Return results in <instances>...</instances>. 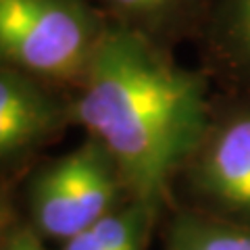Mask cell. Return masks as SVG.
I'll list each match as a JSON object with an SVG mask.
<instances>
[{
  "label": "cell",
  "instance_id": "cell-10",
  "mask_svg": "<svg viewBox=\"0 0 250 250\" xmlns=\"http://www.w3.org/2000/svg\"><path fill=\"white\" fill-rule=\"evenodd\" d=\"M2 250H44L40 238L31 229H19L15 231L9 240H4Z\"/></svg>",
  "mask_w": 250,
  "mask_h": 250
},
{
  "label": "cell",
  "instance_id": "cell-5",
  "mask_svg": "<svg viewBox=\"0 0 250 250\" xmlns=\"http://www.w3.org/2000/svg\"><path fill=\"white\" fill-rule=\"evenodd\" d=\"M71 123V92L0 69V171L19 167Z\"/></svg>",
  "mask_w": 250,
  "mask_h": 250
},
{
  "label": "cell",
  "instance_id": "cell-6",
  "mask_svg": "<svg viewBox=\"0 0 250 250\" xmlns=\"http://www.w3.org/2000/svg\"><path fill=\"white\" fill-rule=\"evenodd\" d=\"M196 44L210 80L250 92V0H210Z\"/></svg>",
  "mask_w": 250,
  "mask_h": 250
},
{
  "label": "cell",
  "instance_id": "cell-7",
  "mask_svg": "<svg viewBox=\"0 0 250 250\" xmlns=\"http://www.w3.org/2000/svg\"><path fill=\"white\" fill-rule=\"evenodd\" d=\"M113 25L161 48L196 42L210 0H88Z\"/></svg>",
  "mask_w": 250,
  "mask_h": 250
},
{
  "label": "cell",
  "instance_id": "cell-11",
  "mask_svg": "<svg viewBox=\"0 0 250 250\" xmlns=\"http://www.w3.org/2000/svg\"><path fill=\"white\" fill-rule=\"evenodd\" d=\"M2 215H4V208H2V202H0V219H2Z\"/></svg>",
  "mask_w": 250,
  "mask_h": 250
},
{
  "label": "cell",
  "instance_id": "cell-9",
  "mask_svg": "<svg viewBox=\"0 0 250 250\" xmlns=\"http://www.w3.org/2000/svg\"><path fill=\"white\" fill-rule=\"evenodd\" d=\"M156 215L127 200L94 228L65 242L62 250H144Z\"/></svg>",
  "mask_w": 250,
  "mask_h": 250
},
{
  "label": "cell",
  "instance_id": "cell-3",
  "mask_svg": "<svg viewBox=\"0 0 250 250\" xmlns=\"http://www.w3.org/2000/svg\"><path fill=\"white\" fill-rule=\"evenodd\" d=\"M36 229L69 242L127 202V190L111 154L94 138L42 163L27 184Z\"/></svg>",
  "mask_w": 250,
  "mask_h": 250
},
{
  "label": "cell",
  "instance_id": "cell-8",
  "mask_svg": "<svg viewBox=\"0 0 250 250\" xmlns=\"http://www.w3.org/2000/svg\"><path fill=\"white\" fill-rule=\"evenodd\" d=\"M165 250H250V228L194 207L179 208L169 223Z\"/></svg>",
  "mask_w": 250,
  "mask_h": 250
},
{
  "label": "cell",
  "instance_id": "cell-4",
  "mask_svg": "<svg viewBox=\"0 0 250 250\" xmlns=\"http://www.w3.org/2000/svg\"><path fill=\"white\" fill-rule=\"evenodd\" d=\"M177 179L194 208L250 228V92L213 94L205 134Z\"/></svg>",
  "mask_w": 250,
  "mask_h": 250
},
{
  "label": "cell",
  "instance_id": "cell-2",
  "mask_svg": "<svg viewBox=\"0 0 250 250\" xmlns=\"http://www.w3.org/2000/svg\"><path fill=\"white\" fill-rule=\"evenodd\" d=\"M108 27L88 0H0V69L73 92Z\"/></svg>",
  "mask_w": 250,
  "mask_h": 250
},
{
  "label": "cell",
  "instance_id": "cell-1",
  "mask_svg": "<svg viewBox=\"0 0 250 250\" xmlns=\"http://www.w3.org/2000/svg\"><path fill=\"white\" fill-rule=\"evenodd\" d=\"M205 69H186L161 48L111 23L82 83L73 123L104 146L129 200L159 217L205 134L210 103Z\"/></svg>",
  "mask_w": 250,
  "mask_h": 250
}]
</instances>
